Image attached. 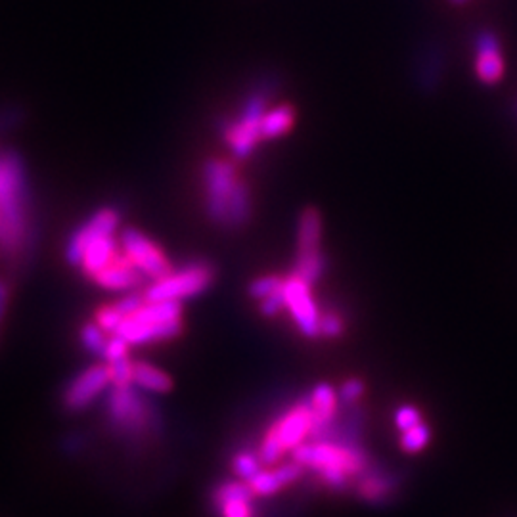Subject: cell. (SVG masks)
I'll return each instance as SVG.
<instances>
[{"mask_svg": "<svg viewBox=\"0 0 517 517\" xmlns=\"http://www.w3.org/2000/svg\"><path fill=\"white\" fill-rule=\"evenodd\" d=\"M267 96H268L267 90L261 88L255 90L246 102V105H243L240 119L232 121V123L224 129L226 144L231 148L236 159H246L248 156H251V151L257 148V144L263 141L261 123L268 110Z\"/></svg>", "mask_w": 517, "mask_h": 517, "instance_id": "ba28073f", "label": "cell"}, {"mask_svg": "<svg viewBox=\"0 0 517 517\" xmlns=\"http://www.w3.org/2000/svg\"><path fill=\"white\" fill-rule=\"evenodd\" d=\"M313 430L314 418L309 401L292 406L265 433L257 452L258 460H261L263 466L278 464L287 450L294 452V449L305 443L307 437L313 435Z\"/></svg>", "mask_w": 517, "mask_h": 517, "instance_id": "5b68a950", "label": "cell"}, {"mask_svg": "<svg viewBox=\"0 0 517 517\" xmlns=\"http://www.w3.org/2000/svg\"><path fill=\"white\" fill-rule=\"evenodd\" d=\"M284 301L286 311L290 313L292 321L295 322L297 330L305 338L321 336V311L313 295V284L299 278L297 275L287 277L284 280Z\"/></svg>", "mask_w": 517, "mask_h": 517, "instance_id": "30bf717a", "label": "cell"}, {"mask_svg": "<svg viewBox=\"0 0 517 517\" xmlns=\"http://www.w3.org/2000/svg\"><path fill=\"white\" fill-rule=\"evenodd\" d=\"M322 217L314 207H307L301 213L297 224V258L294 275L314 282L322 277L326 268V258L322 255Z\"/></svg>", "mask_w": 517, "mask_h": 517, "instance_id": "52a82bcc", "label": "cell"}, {"mask_svg": "<svg viewBox=\"0 0 517 517\" xmlns=\"http://www.w3.org/2000/svg\"><path fill=\"white\" fill-rule=\"evenodd\" d=\"M261 466H263L261 460H258V456L253 452H240L234 456V460H232L234 474L246 483L253 479L258 471H261Z\"/></svg>", "mask_w": 517, "mask_h": 517, "instance_id": "d4e9b609", "label": "cell"}, {"mask_svg": "<svg viewBox=\"0 0 517 517\" xmlns=\"http://www.w3.org/2000/svg\"><path fill=\"white\" fill-rule=\"evenodd\" d=\"M121 253V243L115 234H105L88 243L83 251L79 268L86 277L95 278L100 270L108 267L113 258Z\"/></svg>", "mask_w": 517, "mask_h": 517, "instance_id": "ac0fdd59", "label": "cell"}, {"mask_svg": "<svg viewBox=\"0 0 517 517\" xmlns=\"http://www.w3.org/2000/svg\"><path fill=\"white\" fill-rule=\"evenodd\" d=\"M418 423H422V414H420V410L413 404H404L397 410V413H395V425H397L401 431L414 428V425Z\"/></svg>", "mask_w": 517, "mask_h": 517, "instance_id": "83f0119b", "label": "cell"}, {"mask_svg": "<svg viewBox=\"0 0 517 517\" xmlns=\"http://www.w3.org/2000/svg\"><path fill=\"white\" fill-rule=\"evenodd\" d=\"M476 49V75L483 85H498L504 77V56L500 39L493 29H481L474 41Z\"/></svg>", "mask_w": 517, "mask_h": 517, "instance_id": "5bb4252c", "label": "cell"}, {"mask_svg": "<svg viewBox=\"0 0 517 517\" xmlns=\"http://www.w3.org/2000/svg\"><path fill=\"white\" fill-rule=\"evenodd\" d=\"M125 318H123V314H121L119 311H117V307L113 305H104V307H100L98 309V313H96V318H95V322L102 328V330H105L110 333H115L117 330H119V326H121V322H123Z\"/></svg>", "mask_w": 517, "mask_h": 517, "instance_id": "4316f807", "label": "cell"}, {"mask_svg": "<svg viewBox=\"0 0 517 517\" xmlns=\"http://www.w3.org/2000/svg\"><path fill=\"white\" fill-rule=\"evenodd\" d=\"M108 336L110 333L102 330L96 322H88L81 328V343L83 347L86 349L88 353H93V355H98L102 357L104 355V349H105V343H108Z\"/></svg>", "mask_w": 517, "mask_h": 517, "instance_id": "603a6c76", "label": "cell"}, {"mask_svg": "<svg viewBox=\"0 0 517 517\" xmlns=\"http://www.w3.org/2000/svg\"><path fill=\"white\" fill-rule=\"evenodd\" d=\"M93 280L100 287H104V290L131 292V290H134V287L141 286L144 277H142V272L136 268L123 253H119L113 261L104 270H100Z\"/></svg>", "mask_w": 517, "mask_h": 517, "instance_id": "2e32d148", "label": "cell"}, {"mask_svg": "<svg viewBox=\"0 0 517 517\" xmlns=\"http://www.w3.org/2000/svg\"><path fill=\"white\" fill-rule=\"evenodd\" d=\"M6 307H8V287L5 282H0V324L5 321Z\"/></svg>", "mask_w": 517, "mask_h": 517, "instance_id": "836d02e7", "label": "cell"}, {"mask_svg": "<svg viewBox=\"0 0 517 517\" xmlns=\"http://www.w3.org/2000/svg\"><path fill=\"white\" fill-rule=\"evenodd\" d=\"M215 280V272L211 265L194 261L182 268H173L169 275L150 282L144 290L148 301H177L182 303L185 299L195 297L204 294L207 287Z\"/></svg>", "mask_w": 517, "mask_h": 517, "instance_id": "8992f818", "label": "cell"}, {"mask_svg": "<svg viewBox=\"0 0 517 517\" xmlns=\"http://www.w3.org/2000/svg\"><path fill=\"white\" fill-rule=\"evenodd\" d=\"M182 331V303L177 301H148L121 322L117 336L131 347L167 341Z\"/></svg>", "mask_w": 517, "mask_h": 517, "instance_id": "277c9868", "label": "cell"}, {"mask_svg": "<svg viewBox=\"0 0 517 517\" xmlns=\"http://www.w3.org/2000/svg\"><path fill=\"white\" fill-rule=\"evenodd\" d=\"M389 491V483L379 477H368L360 483V494L368 500H379Z\"/></svg>", "mask_w": 517, "mask_h": 517, "instance_id": "f1b7e54d", "label": "cell"}, {"mask_svg": "<svg viewBox=\"0 0 517 517\" xmlns=\"http://www.w3.org/2000/svg\"><path fill=\"white\" fill-rule=\"evenodd\" d=\"M207 217L224 228H240L251 217V192L232 161L209 159L204 167Z\"/></svg>", "mask_w": 517, "mask_h": 517, "instance_id": "7a4b0ae2", "label": "cell"}, {"mask_svg": "<svg viewBox=\"0 0 517 517\" xmlns=\"http://www.w3.org/2000/svg\"><path fill=\"white\" fill-rule=\"evenodd\" d=\"M295 123V112L292 105L282 104V105H275V108H268L265 117H263V123H261V134L263 139H280L287 131H290Z\"/></svg>", "mask_w": 517, "mask_h": 517, "instance_id": "44dd1931", "label": "cell"}, {"mask_svg": "<svg viewBox=\"0 0 517 517\" xmlns=\"http://www.w3.org/2000/svg\"><path fill=\"white\" fill-rule=\"evenodd\" d=\"M362 393H364V384L360 382V379L351 377V379H347V382L341 385L340 399H343L345 403H355V401H358L362 397Z\"/></svg>", "mask_w": 517, "mask_h": 517, "instance_id": "d6a6232c", "label": "cell"}, {"mask_svg": "<svg viewBox=\"0 0 517 517\" xmlns=\"http://www.w3.org/2000/svg\"><path fill=\"white\" fill-rule=\"evenodd\" d=\"M146 303V295L144 294H136V292H129L127 295L123 297H119L113 305L117 307V311L123 314V318L131 316L134 311H139L142 305Z\"/></svg>", "mask_w": 517, "mask_h": 517, "instance_id": "f546056e", "label": "cell"}, {"mask_svg": "<svg viewBox=\"0 0 517 517\" xmlns=\"http://www.w3.org/2000/svg\"><path fill=\"white\" fill-rule=\"evenodd\" d=\"M119 228V213L113 207H102L95 211L81 226H77L66 243V258L73 267H79L85 248L90 241L105 236L115 234Z\"/></svg>", "mask_w": 517, "mask_h": 517, "instance_id": "4fadbf2b", "label": "cell"}, {"mask_svg": "<svg viewBox=\"0 0 517 517\" xmlns=\"http://www.w3.org/2000/svg\"><path fill=\"white\" fill-rule=\"evenodd\" d=\"M132 385L150 393H167L173 387V379L161 368L150 362H134Z\"/></svg>", "mask_w": 517, "mask_h": 517, "instance_id": "ffe728a7", "label": "cell"}, {"mask_svg": "<svg viewBox=\"0 0 517 517\" xmlns=\"http://www.w3.org/2000/svg\"><path fill=\"white\" fill-rule=\"evenodd\" d=\"M430 439H431V431H430L428 425L422 422V423L414 425V428L401 431V449L408 454L422 452L425 447H428Z\"/></svg>", "mask_w": 517, "mask_h": 517, "instance_id": "7402d4cb", "label": "cell"}, {"mask_svg": "<svg viewBox=\"0 0 517 517\" xmlns=\"http://www.w3.org/2000/svg\"><path fill=\"white\" fill-rule=\"evenodd\" d=\"M467 3H471V0H449L450 6H466Z\"/></svg>", "mask_w": 517, "mask_h": 517, "instance_id": "e575fe53", "label": "cell"}, {"mask_svg": "<svg viewBox=\"0 0 517 517\" xmlns=\"http://www.w3.org/2000/svg\"><path fill=\"white\" fill-rule=\"evenodd\" d=\"M112 385L108 364H95L79 376H75L62 395L64 408L69 413H81L93 404L100 395Z\"/></svg>", "mask_w": 517, "mask_h": 517, "instance_id": "7c38bea8", "label": "cell"}, {"mask_svg": "<svg viewBox=\"0 0 517 517\" xmlns=\"http://www.w3.org/2000/svg\"><path fill=\"white\" fill-rule=\"evenodd\" d=\"M251 486L246 481H226L213 494L221 517H255Z\"/></svg>", "mask_w": 517, "mask_h": 517, "instance_id": "9a60e30c", "label": "cell"}, {"mask_svg": "<svg viewBox=\"0 0 517 517\" xmlns=\"http://www.w3.org/2000/svg\"><path fill=\"white\" fill-rule=\"evenodd\" d=\"M284 280L286 278H282L278 275H267V277L257 278L249 286V295L257 301H263L265 297H268L272 294H278L284 287Z\"/></svg>", "mask_w": 517, "mask_h": 517, "instance_id": "484cf974", "label": "cell"}, {"mask_svg": "<svg viewBox=\"0 0 517 517\" xmlns=\"http://www.w3.org/2000/svg\"><path fill=\"white\" fill-rule=\"evenodd\" d=\"M258 305H261V313L265 316H277L282 311H286V301H284V287L278 294H272L268 297H265L263 301H258Z\"/></svg>", "mask_w": 517, "mask_h": 517, "instance_id": "1f68e13d", "label": "cell"}, {"mask_svg": "<svg viewBox=\"0 0 517 517\" xmlns=\"http://www.w3.org/2000/svg\"><path fill=\"white\" fill-rule=\"evenodd\" d=\"M515 115H517V104H515Z\"/></svg>", "mask_w": 517, "mask_h": 517, "instance_id": "d590c367", "label": "cell"}, {"mask_svg": "<svg viewBox=\"0 0 517 517\" xmlns=\"http://www.w3.org/2000/svg\"><path fill=\"white\" fill-rule=\"evenodd\" d=\"M108 416L119 431L142 433L150 422L148 406L131 385L113 387L108 397Z\"/></svg>", "mask_w": 517, "mask_h": 517, "instance_id": "8fae6325", "label": "cell"}, {"mask_svg": "<svg viewBox=\"0 0 517 517\" xmlns=\"http://www.w3.org/2000/svg\"><path fill=\"white\" fill-rule=\"evenodd\" d=\"M303 474V466L297 462L282 464L270 469H261L258 474L248 481L255 496H270L286 489L287 485L295 483Z\"/></svg>", "mask_w": 517, "mask_h": 517, "instance_id": "e0dca14e", "label": "cell"}, {"mask_svg": "<svg viewBox=\"0 0 517 517\" xmlns=\"http://www.w3.org/2000/svg\"><path fill=\"white\" fill-rule=\"evenodd\" d=\"M29 238V185L18 151L0 150V249L22 251Z\"/></svg>", "mask_w": 517, "mask_h": 517, "instance_id": "6da1fadb", "label": "cell"}, {"mask_svg": "<svg viewBox=\"0 0 517 517\" xmlns=\"http://www.w3.org/2000/svg\"><path fill=\"white\" fill-rule=\"evenodd\" d=\"M294 462L314 469L322 483L331 489H343L349 479L367 469L368 458L358 449L333 443V440H314L294 449Z\"/></svg>", "mask_w": 517, "mask_h": 517, "instance_id": "3957f363", "label": "cell"}, {"mask_svg": "<svg viewBox=\"0 0 517 517\" xmlns=\"http://www.w3.org/2000/svg\"><path fill=\"white\" fill-rule=\"evenodd\" d=\"M110 368L112 376V385L113 387H123V385H132V372H134V362L131 360L129 355L119 357L115 360L105 362Z\"/></svg>", "mask_w": 517, "mask_h": 517, "instance_id": "cb8c5ba5", "label": "cell"}, {"mask_svg": "<svg viewBox=\"0 0 517 517\" xmlns=\"http://www.w3.org/2000/svg\"><path fill=\"white\" fill-rule=\"evenodd\" d=\"M119 243H121V253H123L150 282L159 280L173 270L171 261L167 258V255L158 243L151 241L141 231H136V228H127V231H123V234L119 238Z\"/></svg>", "mask_w": 517, "mask_h": 517, "instance_id": "9c48e42d", "label": "cell"}, {"mask_svg": "<svg viewBox=\"0 0 517 517\" xmlns=\"http://www.w3.org/2000/svg\"><path fill=\"white\" fill-rule=\"evenodd\" d=\"M343 331V318L338 313H322L321 314V336L338 338Z\"/></svg>", "mask_w": 517, "mask_h": 517, "instance_id": "4dcf8cb0", "label": "cell"}, {"mask_svg": "<svg viewBox=\"0 0 517 517\" xmlns=\"http://www.w3.org/2000/svg\"><path fill=\"white\" fill-rule=\"evenodd\" d=\"M309 404L314 418L313 435H322L338 414V393L328 384L316 385L309 399Z\"/></svg>", "mask_w": 517, "mask_h": 517, "instance_id": "d6986e66", "label": "cell"}]
</instances>
